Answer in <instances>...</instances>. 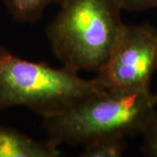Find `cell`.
Segmentation results:
<instances>
[{
  "mask_svg": "<svg viewBox=\"0 0 157 157\" xmlns=\"http://www.w3.org/2000/svg\"><path fill=\"white\" fill-rule=\"evenodd\" d=\"M114 0H66L46 27V37L63 67L99 73L126 24Z\"/></svg>",
  "mask_w": 157,
  "mask_h": 157,
  "instance_id": "obj_1",
  "label": "cell"
},
{
  "mask_svg": "<svg viewBox=\"0 0 157 157\" xmlns=\"http://www.w3.org/2000/svg\"><path fill=\"white\" fill-rule=\"evenodd\" d=\"M156 107L150 89H104L65 112L43 118V128L56 146L83 147L107 135H141Z\"/></svg>",
  "mask_w": 157,
  "mask_h": 157,
  "instance_id": "obj_2",
  "label": "cell"
},
{
  "mask_svg": "<svg viewBox=\"0 0 157 157\" xmlns=\"http://www.w3.org/2000/svg\"><path fill=\"white\" fill-rule=\"evenodd\" d=\"M104 88L67 68L24 59L0 46V113L27 107L42 119L65 112Z\"/></svg>",
  "mask_w": 157,
  "mask_h": 157,
  "instance_id": "obj_3",
  "label": "cell"
},
{
  "mask_svg": "<svg viewBox=\"0 0 157 157\" xmlns=\"http://www.w3.org/2000/svg\"><path fill=\"white\" fill-rule=\"evenodd\" d=\"M157 72V26L126 25L106 65L95 78L111 91L150 89Z\"/></svg>",
  "mask_w": 157,
  "mask_h": 157,
  "instance_id": "obj_4",
  "label": "cell"
},
{
  "mask_svg": "<svg viewBox=\"0 0 157 157\" xmlns=\"http://www.w3.org/2000/svg\"><path fill=\"white\" fill-rule=\"evenodd\" d=\"M59 147L50 140L41 141L18 130L0 125V157H58Z\"/></svg>",
  "mask_w": 157,
  "mask_h": 157,
  "instance_id": "obj_5",
  "label": "cell"
},
{
  "mask_svg": "<svg viewBox=\"0 0 157 157\" xmlns=\"http://www.w3.org/2000/svg\"><path fill=\"white\" fill-rule=\"evenodd\" d=\"M66 0H3L6 10L12 18L20 23L39 21L51 5L60 6Z\"/></svg>",
  "mask_w": 157,
  "mask_h": 157,
  "instance_id": "obj_6",
  "label": "cell"
},
{
  "mask_svg": "<svg viewBox=\"0 0 157 157\" xmlns=\"http://www.w3.org/2000/svg\"><path fill=\"white\" fill-rule=\"evenodd\" d=\"M81 157H121L128 148L127 136L111 135L103 136L83 146Z\"/></svg>",
  "mask_w": 157,
  "mask_h": 157,
  "instance_id": "obj_7",
  "label": "cell"
},
{
  "mask_svg": "<svg viewBox=\"0 0 157 157\" xmlns=\"http://www.w3.org/2000/svg\"><path fill=\"white\" fill-rule=\"evenodd\" d=\"M143 142L141 153L147 157H157V107L152 113L142 132Z\"/></svg>",
  "mask_w": 157,
  "mask_h": 157,
  "instance_id": "obj_8",
  "label": "cell"
},
{
  "mask_svg": "<svg viewBox=\"0 0 157 157\" xmlns=\"http://www.w3.org/2000/svg\"><path fill=\"white\" fill-rule=\"evenodd\" d=\"M121 11H144L157 9V0H114Z\"/></svg>",
  "mask_w": 157,
  "mask_h": 157,
  "instance_id": "obj_9",
  "label": "cell"
},
{
  "mask_svg": "<svg viewBox=\"0 0 157 157\" xmlns=\"http://www.w3.org/2000/svg\"><path fill=\"white\" fill-rule=\"evenodd\" d=\"M155 94V101H156V103H157V90H156V93L155 94Z\"/></svg>",
  "mask_w": 157,
  "mask_h": 157,
  "instance_id": "obj_10",
  "label": "cell"
}]
</instances>
